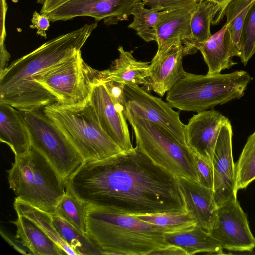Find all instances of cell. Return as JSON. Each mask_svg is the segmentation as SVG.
Here are the masks:
<instances>
[{
	"instance_id": "44dd1931",
	"label": "cell",
	"mask_w": 255,
	"mask_h": 255,
	"mask_svg": "<svg viewBox=\"0 0 255 255\" xmlns=\"http://www.w3.org/2000/svg\"><path fill=\"white\" fill-rule=\"evenodd\" d=\"M16 220L12 221L16 227L15 237L26 248L30 254L35 255H66L33 221L25 216L17 215Z\"/></svg>"
},
{
	"instance_id": "e0dca14e",
	"label": "cell",
	"mask_w": 255,
	"mask_h": 255,
	"mask_svg": "<svg viewBox=\"0 0 255 255\" xmlns=\"http://www.w3.org/2000/svg\"><path fill=\"white\" fill-rule=\"evenodd\" d=\"M177 179L186 211L194 217L197 226L209 232L217 217L214 190L194 180L181 177Z\"/></svg>"
},
{
	"instance_id": "8992f818",
	"label": "cell",
	"mask_w": 255,
	"mask_h": 255,
	"mask_svg": "<svg viewBox=\"0 0 255 255\" xmlns=\"http://www.w3.org/2000/svg\"><path fill=\"white\" fill-rule=\"evenodd\" d=\"M43 110L84 161L102 159L124 151L102 128L88 101L76 106L55 103Z\"/></svg>"
},
{
	"instance_id": "6da1fadb",
	"label": "cell",
	"mask_w": 255,
	"mask_h": 255,
	"mask_svg": "<svg viewBox=\"0 0 255 255\" xmlns=\"http://www.w3.org/2000/svg\"><path fill=\"white\" fill-rule=\"evenodd\" d=\"M66 190L86 203L126 215L187 212L177 177L136 147L84 161L67 181Z\"/></svg>"
},
{
	"instance_id": "7402d4cb",
	"label": "cell",
	"mask_w": 255,
	"mask_h": 255,
	"mask_svg": "<svg viewBox=\"0 0 255 255\" xmlns=\"http://www.w3.org/2000/svg\"><path fill=\"white\" fill-rule=\"evenodd\" d=\"M166 243L182 249L187 255L199 253L223 254L220 243L207 231L195 226L164 233Z\"/></svg>"
},
{
	"instance_id": "9a60e30c",
	"label": "cell",
	"mask_w": 255,
	"mask_h": 255,
	"mask_svg": "<svg viewBox=\"0 0 255 255\" xmlns=\"http://www.w3.org/2000/svg\"><path fill=\"white\" fill-rule=\"evenodd\" d=\"M88 102L107 135L124 151L133 149L127 119L117 109L103 82L93 84Z\"/></svg>"
},
{
	"instance_id": "cb8c5ba5",
	"label": "cell",
	"mask_w": 255,
	"mask_h": 255,
	"mask_svg": "<svg viewBox=\"0 0 255 255\" xmlns=\"http://www.w3.org/2000/svg\"><path fill=\"white\" fill-rule=\"evenodd\" d=\"M220 8L211 0H200L190 21L191 36L183 43L185 56L194 54L212 35L210 25Z\"/></svg>"
},
{
	"instance_id": "ba28073f",
	"label": "cell",
	"mask_w": 255,
	"mask_h": 255,
	"mask_svg": "<svg viewBox=\"0 0 255 255\" xmlns=\"http://www.w3.org/2000/svg\"><path fill=\"white\" fill-rule=\"evenodd\" d=\"M29 130L31 146L50 162L66 183L84 161L57 126L42 109L20 111Z\"/></svg>"
},
{
	"instance_id": "2e32d148",
	"label": "cell",
	"mask_w": 255,
	"mask_h": 255,
	"mask_svg": "<svg viewBox=\"0 0 255 255\" xmlns=\"http://www.w3.org/2000/svg\"><path fill=\"white\" fill-rule=\"evenodd\" d=\"M185 56L181 41L176 42L163 52L156 53L150 62V75L146 86L148 89L163 97L185 77L187 74L183 67Z\"/></svg>"
},
{
	"instance_id": "4fadbf2b",
	"label": "cell",
	"mask_w": 255,
	"mask_h": 255,
	"mask_svg": "<svg viewBox=\"0 0 255 255\" xmlns=\"http://www.w3.org/2000/svg\"><path fill=\"white\" fill-rule=\"evenodd\" d=\"M229 119L211 109L194 115L185 125L186 145L213 166L214 150L222 127Z\"/></svg>"
},
{
	"instance_id": "9c48e42d",
	"label": "cell",
	"mask_w": 255,
	"mask_h": 255,
	"mask_svg": "<svg viewBox=\"0 0 255 255\" xmlns=\"http://www.w3.org/2000/svg\"><path fill=\"white\" fill-rule=\"evenodd\" d=\"M33 80L53 95L57 103L64 106L87 103L93 84L100 81L99 71L84 61L81 51L37 75Z\"/></svg>"
},
{
	"instance_id": "e575fe53",
	"label": "cell",
	"mask_w": 255,
	"mask_h": 255,
	"mask_svg": "<svg viewBox=\"0 0 255 255\" xmlns=\"http://www.w3.org/2000/svg\"><path fill=\"white\" fill-rule=\"evenodd\" d=\"M0 73H1L7 66V62L10 59V55L4 46V41L6 37L5 19L7 9V5L5 0H0Z\"/></svg>"
},
{
	"instance_id": "4316f807",
	"label": "cell",
	"mask_w": 255,
	"mask_h": 255,
	"mask_svg": "<svg viewBox=\"0 0 255 255\" xmlns=\"http://www.w3.org/2000/svg\"><path fill=\"white\" fill-rule=\"evenodd\" d=\"M145 5L141 1L134 5L131 11L133 21L128 27L135 30L136 34L145 41H156V27L166 10L158 8H147Z\"/></svg>"
},
{
	"instance_id": "f546056e",
	"label": "cell",
	"mask_w": 255,
	"mask_h": 255,
	"mask_svg": "<svg viewBox=\"0 0 255 255\" xmlns=\"http://www.w3.org/2000/svg\"><path fill=\"white\" fill-rule=\"evenodd\" d=\"M237 192L255 180V131L250 135L235 164Z\"/></svg>"
},
{
	"instance_id": "5bb4252c",
	"label": "cell",
	"mask_w": 255,
	"mask_h": 255,
	"mask_svg": "<svg viewBox=\"0 0 255 255\" xmlns=\"http://www.w3.org/2000/svg\"><path fill=\"white\" fill-rule=\"evenodd\" d=\"M232 135V127L229 121L220 130L212 161L214 196L217 207L230 199L237 198Z\"/></svg>"
},
{
	"instance_id": "603a6c76",
	"label": "cell",
	"mask_w": 255,
	"mask_h": 255,
	"mask_svg": "<svg viewBox=\"0 0 255 255\" xmlns=\"http://www.w3.org/2000/svg\"><path fill=\"white\" fill-rule=\"evenodd\" d=\"M208 68L207 74L220 73L237 64L232 59L229 33L226 23L200 47Z\"/></svg>"
},
{
	"instance_id": "83f0119b",
	"label": "cell",
	"mask_w": 255,
	"mask_h": 255,
	"mask_svg": "<svg viewBox=\"0 0 255 255\" xmlns=\"http://www.w3.org/2000/svg\"><path fill=\"white\" fill-rule=\"evenodd\" d=\"M254 0H233L226 7V16L233 57H240V40L245 19Z\"/></svg>"
},
{
	"instance_id": "ab89813d",
	"label": "cell",
	"mask_w": 255,
	"mask_h": 255,
	"mask_svg": "<svg viewBox=\"0 0 255 255\" xmlns=\"http://www.w3.org/2000/svg\"><path fill=\"white\" fill-rule=\"evenodd\" d=\"M218 5L220 8L218 13L214 17L212 24H217L224 16V12L227 5L233 0H211Z\"/></svg>"
},
{
	"instance_id": "277c9868",
	"label": "cell",
	"mask_w": 255,
	"mask_h": 255,
	"mask_svg": "<svg viewBox=\"0 0 255 255\" xmlns=\"http://www.w3.org/2000/svg\"><path fill=\"white\" fill-rule=\"evenodd\" d=\"M9 188L16 198L51 215L66 192V185L48 159L31 146L14 157L7 171Z\"/></svg>"
},
{
	"instance_id": "d6a6232c",
	"label": "cell",
	"mask_w": 255,
	"mask_h": 255,
	"mask_svg": "<svg viewBox=\"0 0 255 255\" xmlns=\"http://www.w3.org/2000/svg\"><path fill=\"white\" fill-rule=\"evenodd\" d=\"M103 83L118 110L125 116L126 102L124 94L125 84L113 81Z\"/></svg>"
},
{
	"instance_id": "8d00e7d4",
	"label": "cell",
	"mask_w": 255,
	"mask_h": 255,
	"mask_svg": "<svg viewBox=\"0 0 255 255\" xmlns=\"http://www.w3.org/2000/svg\"><path fill=\"white\" fill-rule=\"evenodd\" d=\"M32 24L30 27L37 29V34L46 38V31L47 30L50 26V20L47 15L39 13L34 11L33 13L31 19Z\"/></svg>"
},
{
	"instance_id": "484cf974",
	"label": "cell",
	"mask_w": 255,
	"mask_h": 255,
	"mask_svg": "<svg viewBox=\"0 0 255 255\" xmlns=\"http://www.w3.org/2000/svg\"><path fill=\"white\" fill-rule=\"evenodd\" d=\"M57 231L78 255H103L102 251L88 238L86 234L55 215H52Z\"/></svg>"
},
{
	"instance_id": "ffe728a7",
	"label": "cell",
	"mask_w": 255,
	"mask_h": 255,
	"mask_svg": "<svg viewBox=\"0 0 255 255\" xmlns=\"http://www.w3.org/2000/svg\"><path fill=\"white\" fill-rule=\"evenodd\" d=\"M0 140L9 146L14 157L25 154L31 147L29 130L19 110L0 103Z\"/></svg>"
},
{
	"instance_id": "74e56055",
	"label": "cell",
	"mask_w": 255,
	"mask_h": 255,
	"mask_svg": "<svg viewBox=\"0 0 255 255\" xmlns=\"http://www.w3.org/2000/svg\"><path fill=\"white\" fill-rule=\"evenodd\" d=\"M150 255H187L186 252L181 248L172 245H169L167 247L156 250L151 253Z\"/></svg>"
},
{
	"instance_id": "52a82bcc",
	"label": "cell",
	"mask_w": 255,
	"mask_h": 255,
	"mask_svg": "<svg viewBox=\"0 0 255 255\" xmlns=\"http://www.w3.org/2000/svg\"><path fill=\"white\" fill-rule=\"evenodd\" d=\"M134 132L136 146L153 162L177 177L199 182L194 153L165 130L146 120H127Z\"/></svg>"
},
{
	"instance_id": "d6986e66",
	"label": "cell",
	"mask_w": 255,
	"mask_h": 255,
	"mask_svg": "<svg viewBox=\"0 0 255 255\" xmlns=\"http://www.w3.org/2000/svg\"><path fill=\"white\" fill-rule=\"evenodd\" d=\"M119 57L112 62L109 68L99 71L102 82L116 81L128 85L147 86L149 77V62L137 61L132 52L125 51L120 46Z\"/></svg>"
},
{
	"instance_id": "b9f144b4",
	"label": "cell",
	"mask_w": 255,
	"mask_h": 255,
	"mask_svg": "<svg viewBox=\"0 0 255 255\" xmlns=\"http://www.w3.org/2000/svg\"></svg>"
},
{
	"instance_id": "30bf717a",
	"label": "cell",
	"mask_w": 255,
	"mask_h": 255,
	"mask_svg": "<svg viewBox=\"0 0 255 255\" xmlns=\"http://www.w3.org/2000/svg\"><path fill=\"white\" fill-rule=\"evenodd\" d=\"M124 94L127 120L135 118L148 121L186 145V125L180 120L179 112L174 111L168 102L151 95L137 85L125 84Z\"/></svg>"
},
{
	"instance_id": "7c38bea8",
	"label": "cell",
	"mask_w": 255,
	"mask_h": 255,
	"mask_svg": "<svg viewBox=\"0 0 255 255\" xmlns=\"http://www.w3.org/2000/svg\"><path fill=\"white\" fill-rule=\"evenodd\" d=\"M141 0H69L47 14L50 21H65L78 16L103 20L107 25L126 20L134 5Z\"/></svg>"
},
{
	"instance_id": "d590c367",
	"label": "cell",
	"mask_w": 255,
	"mask_h": 255,
	"mask_svg": "<svg viewBox=\"0 0 255 255\" xmlns=\"http://www.w3.org/2000/svg\"><path fill=\"white\" fill-rule=\"evenodd\" d=\"M199 0H141L149 8L168 10L184 7Z\"/></svg>"
},
{
	"instance_id": "ac0fdd59",
	"label": "cell",
	"mask_w": 255,
	"mask_h": 255,
	"mask_svg": "<svg viewBox=\"0 0 255 255\" xmlns=\"http://www.w3.org/2000/svg\"><path fill=\"white\" fill-rule=\"evenodd\" d=\"M200 0L182 7L166 10L156 27V53L165 51L176 42L182 44L191 36L190 21Z\"/></svg>"
},
{
	"instance_id": "d4e9b609",
	"label": "cell",
	"mask_w": 255,
	"mask_h": 255,
	"mask_svg": "<svg viewBox=\"0 0 255 255\" xmlns=\"http://www.w3.org/2000/svg\"><path fill=\"white\" fill-rule=\"evenodd\" d=\"M13 207L17 215L25 216L33 221L66 255H78L57 231L53 224L51 214L39 210L17 198H15Z\"/></svg>"
},
{
	"instance_id": "f35d334b",
	"label": "cell",
	"mask_w": 255,
	"mask_h": 255,
	"mask_svg": "<svg viewBox=\"0 0 255 255\" xmlns=\"http://www.w3.org/2000/svg\"><path fill=\"white\" fill-rule=\"evenodd\" d=\"M69 0H44L40 13L48 14Z\"/></svg>"
},
{
	"instance_id": "836d02e7",
	"label": "cell",
	"mask_w": 255,
	"mask_h": 255,
	"mask_svg": "<svg viewBox=\"0 0 255 255\" xmlns=\"http://www.w3.org/2000/svg\"><path fill=\"white\" fill-rule=\"evenodd\" d=\"M194 159L199 182L204 186L214 190V176L213 166L195 153Z\"/></svg>"
},
{
	"instance_id": "7a4b0ae2",
	"label": "cell",
	"mask_w": 255,
	"mask_h": 255,
	"mask_svg": "<svg viewBox=\"0 0 255 255\" xmlns=\"http://www.w3.org/2000/svg\"><path fill=\"white\" fill-rule=\"evenodd\" d=\"M97 26V21L86 24L45 42L7 66L0 73V103L20 111L42 109L57 103L34 78L81 51Z\"/></svg>"
},
{
	"instance_id": "4dcf8cb0",
	"label": "cell",
	"mask_w": 255,
	"mask_h": 255,
	"mask_svg": "<svg viewBox=\"0 0 255 255\" xmlns=\"http://www.w3.org/2000/svg\"><path fill=\"white\" fill-rule=\"evenodd\" d=\"M142 221L168 229L169 232L181 231L196 226L192 215L184 213H163L136 216Z\"/></svg>"
},
{
	"instance_id": "1f68e13d",
	"label": "cell",
	"mask_w": 255,
	"mask_h": 255,
	"mask_svg": "<svg viewBox=\"0 0 255 255\" xmlns=\"http://www.w3.org/2000/svg\"><path fill=\"white\" fill-rule=\"evenodd\" d=\"M241 62L246 65L255 53V0H254L246 16L240 40Z\"/></svg>"
},
{
	"instance_id": "60d3db41",
	"label": "cell",
	"mask_w": 255,
	"mask_h": 255,
	"mask_svg": "<svg viewBox=\"0 0 255 255\" xmlns=\"http://www.w3.org/2000/svg\"><path fill=\"white\" fill-rule=\"evenodd\" d=\"M44 0H38L37 2L39 3H42L44 2Z\"/></svg>"
},
{
	"instance_id": "f1b7e54d",
	"label": "cell",
	"mask_w": 255,
	"mask_h": 255,
	"mask_svg": "<svg viewBox=\"0 0 255 255\" xmlns=\"http://www.w3.org/2000/svg\"><path fill=\"white\" fill-rule=\"evenodd\" d=\"M86 205L85 202L66 190L65 194L58 203L53 214L86 234Z\"/></svg>"
},
{
	"instance_id": "8fae6325",
	"label": "cell",
	"mask_w": 255,
	"mask_h": 255,
	"mask_svg": "<svg viewBox=\"0 0 255 255\" xmlns=\"http://www.w3.org/2000/svg\"><path fill=\"white\" fill-rule=\"evenodd\" d=\"M209 233L223 249L251 252L255 248V237L250 229L247 215L237 198L218 207L216 221Z\"/></svg>"
},
{
	"instance_id": "3957f363",
	"label": "cell",
	"mask_w": 255,
	"mask_h": 255,
	"mask_svg": "<svg viewBox=\"0 0 255 255\" xmlns=\"http://www.w3.org/2000/svg\"><path fill=\"white\" fill-rule=\"evenodd\" d=\"M164 228L91 203L86 205V234L105 255H145L169 245Z\"/></svg>"
},
{
	"instance_id": "5b68a950",
	"label": "cell",
	"mask_w": 255,
	"mask_h": 255,
	"mask_svg": "<svg viewBox=\"0 0 255 255\" xmlns=\"http://www.w3.org/2000/svg\"><path fill=\"white\" fill-rule=\"evenodd\" d=\"M252 80L243 70L205 75L187 73L167 92L166 100L180 111L198 113L241 98Z\"/></svg>"
}]
</instances>
